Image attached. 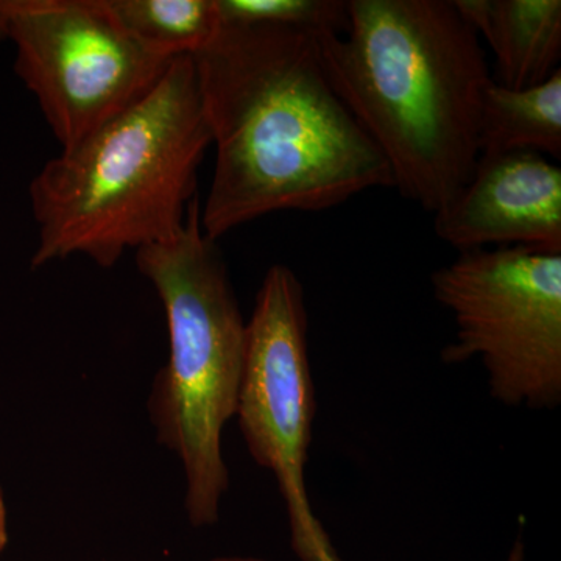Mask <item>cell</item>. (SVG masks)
<instances>
[{"mask_svg": "<svg viewBox=\"0 0 561 561\" xmlns=\"http://www.w3.org/2000/svg\"><path fill=\"white\" fill-rule=\"evenodd\" d=\"M481 157L531 151L561 158V69L545 83L511 90L490 84L479 121Z\"/></svg>", "mask_w": 561, "mask_h": 561, "instance_id": "30bf717a", "label": "cell"}, {"mask_svg": "<svg viewBox=\"0 0 561 561\" xmlns=\"http://www.w3.org/2000/svg\"><path fill=\"white\" fill-rule=\"evenodd\" d=\"M505 561H526V545H524L523 535L519 534L513 542L511 552Z\"/></svg>", "mask_w": 561, "mask_h": 561, "instance_id": "5bb4252c", "label": "cell"}, {"mask_svg": "<svg viewBox=\"0 0 561 561\" xmlns=\"http://www.w3.org/2000/svg\"><path fill=\"white\" fill-rule=\"evenodd\" d=\"M122 27L151 50L194 55L219 32L216 0H106Z\"/></svg>", "mask_w": 561, "mask_h": 561, "instance_id": "8fae6325", "label": "cell"}, {"mask_svg": "<svg viewBox=\"0 0 561 561\" xmlns=\"http://www.w3.org/2000/svg\"><path fill=\"white\" fill-rule=\"evenodd\" d=\"M331 87L381 151L391 187L435 214L478 165L491 83L454 0H348V28L319 36Z\"/></svg>", "mask_w": 561, "mask_h": 561, "instance_id": "7a4b0ae2", "label": "cell"}, {"mask_svg": "<svg viewBox=\"0 0 561 561\" xmlns=\"http://www.w3.org/2000/svg\"><path fill=\"white\" fill-rule=\"evenodd\" d=\"M308 327L300 279L286 265H273L247 320L234 420L251 459L275 478L295 556L300 561H343L313 512L306 483L317 412Z\"/></svg>", "mask_w": 561, "mask_h": 561, "instance_id": "52a82bcc", "label": "cell"}, {"mask_svg": "<svg viewBox=\"0 0 561 561\" xmlns=\"http://www.w3.org/2000/svg\"><path fill=\"white\" fill-rule=\"evenodd\" d=\"M198 561H271V560L262 559V557H254V556H220V557H213V559L198 560Z\"/></svg>", "mask_w": 561, "mask_h": 561, "instance_id": "9a60e30c", "label": "cell"}, {"mask_svg": "<svg viewBox=\"0 0 561 561\" xmlns=\"http://www.w3.org/2000/svg\"><path fill=\"white\" fill-rule=\"evenodd\" d=\"M434 217L435 234L459 253L489 245L561 253V169L531 151L481 157Z\"/></svg>", "mask_w": 561, "mask_h": 561, "instance_id": "ba28073f", "label": "cell"}, {"mask_svg": "<svg viewBox=\"0 0 561 561\" xmlns=\"http://www.w3.org/2000/svg\"><path fill=\"white\" fill-rule=\"evenodd\" d=\"M431 286L456 323V339L442 351L445 364L478 357L490 397L505 408H559L561 253L465 251L432 273Z\"/></svg>", "mask_w": 561, "mask_h": 561, "instance_id": "5b68a950", "label": "cell"}, {"mask_svg": "<svg viewBox=\"0 0 561 561\" xmlns=\"http://www.w3.org/2000/svg\"><path fill=\"white\" fill-rule=\"evenodd\" d=\"M10 541L9 505H7L5 493L0 485V559L5 552Z\"/></svg>", "mask_w": 561, "mask_h": 561, "instance_id": "4fadbf2b", "label": "cell"}, {"mask_svg": "<svg viewBox=\"0 0 561 561\" xmlns=\"http://www.w3.org/2000/svg\"><path fill=\"white\" fill-rule=\"evenodd\" d=\"M62 151L138 103L176 57L130 35L106 0H0V41Z\"/></svg>", "mask_w": 561, "mask_h": 561, "instance_id": "8992f818", "label": "cell"}, {"mask_svg": "<svg viewBox=\"0 0 561 561\" xmlns=\"http://www.w3.org/2000/svg\"><path fill=\"white\" fill-rule=\"evenodd\" d=\"M220 27H273L343 35L348 0H216Z\"/></svg>", "mask_w": 561, "mask_h": 561, "instance_id": "7c38bea8", "label": "cell"}, {"mask_svg": "<svg viewBox=\"0 0 561 561\" xmlns=\"http://www.w3.org/2000/svg\"><path fill=\"white\" fill-rule=\"evenodd\" d=\"M210 133L192 55L31 184L38 245L32 267L84 256L111 268L125 251L171 241L195 201Z\"/></svg>", "mask_w": 561, "mask_h": 561, "instance_id": "3957f363", "label": "cell"}, {"mask_svg": "<svg viewBox=\"0 0 561 561\" xmlns=\"http://www.w3.org/2000/svg\"><path fill=\"white\" fill-rule=\"evenodd\" d=\"M192 60L216 146L201 206L208 238L267 214L331 209L391 187L381 151L328 80L319 36L220 27Z\"/></svg>", "mask_w": 561, "mask_h": 561, "instance_id": "6da1fadb", "label": "cell"}, {"mask_svg": "<svg viewBox=\"0 0 561 561\" xmlns=\"http://www.w3.org/2000/svg\"><path fill=\"white\" fill-rule=\"evenodd\" d=\"M136 265L157 290L169 331L168 362L151 383L147 411L158 443L183 468L187 522L210 527L231 485L224 432L234 420L247 320L224 254L203 231L198 198L183 230L136 250Z\"/></svg>", "mask_w": 561, "mask_h": 561, "instance_id": "277c9868", "label": "cell"}, {"mask_svg": "<svg viewBox=\"0 0 561 561\" xmlns=\"http://www.w3.org/2000/svg\"><path fill=\"white\" fill-rule=\"evenodd\" d=\"M497 62V84L526 90L545 83L561 60L560 0H454Z\"/></svg>", "mask_w": 561, "mask_h": 561, "instance_id": "9c48e42d", "label": "cell"}]
</instances>
